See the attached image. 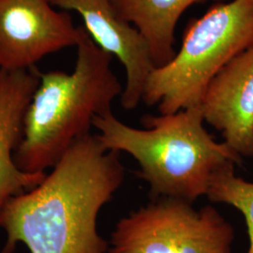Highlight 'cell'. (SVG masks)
<instances>
[{
	"label": "cell",
	"mask_w": 253,
	"mask_h": 253,
	"mask_svg": "<svg viewBox=\"0 0 253 253\" xmlns=\"http://www.w3.org/2000/svg\"><path fill=\"white\" fill-rule=\"evenodd\" d=\"M124 178L119 152L106 149L97 135L83 138L37 186L5 204L2 253H12L18 243L31 253H107L98 217Z\"/></svg>",
	"instance_id": "cell-1"
},
{
	"label": "cell",
	"mask_w": 253,
	"mask_h": 253,
	"mask_svg": "<svg viewBox=\"0 0 253 253\" xmlns=\"http://www.w3.org/2000/svg\"><path fill=\"white\" fill-rule=\"evenodd\" d=\"M200 106L174 114L142 118L140 129L121 122L113 112L94 118L93 126L108 150L129 154L139 164L136 175L146 182L152 199L175 198L194 203L207 196L214 175L242 157L218 143L204 126Z\"/></svg>",
	"instance_id": "cell-2"
},
{
	"label": "cell",
	"mask_w": 253,
	"mask_h": 253,
	"mask_svg": "<svg viewBox=\"0 0 253 253\" xmlns=\"http://www.w3.org/2000/svg\"><path fill=\"white\" fill-rule=\"evenodd\" d=\"M77 60L72 73H41L27 109L23 139L14 154L28 173H46L75 143L90 134L94 118L112 112L123 87L111 69L113 55L80 27Z\"/></svg>",
	"instance_id": "cell-3"
},
{
	"label": "cell",
	"mask_w": 253,
	"mask_h": 253,
	"mask_svg": "<svg viewBox=\"0 0 253 253\" xmlns=\"http://www.w3.org/2000/svg\"><path fill=\"white\" fill-rule=\"evenodd\" d=\"M253 45V0L218 3L191 21L180 50L149 75L142 101L161 115L200 106L214 77Z\"/></svg>",
	"instance_id": "cell-4"
},
{
	"label": "cell",
	"mask_w": 253,
	"mask_h": 253,
	"mask_svg": "<svg viewBox=\"0 0 253 253\" xmlns=\"http://www.w3.org/2000/svg\"><path fill=\"white\" fill-rule=\"evenodd\" d=\"M235 236L217 208L159 198L118 220L107 253H233Z\"/></svg>",
	"instance_id": "cell-5"
},
{
	"label": "cell",
	"mask_w": 253,
	"mask_h": 253,
	"mask_svg": "<svg viewBox=\"0 0 253 253\" xmlns=\"http://www.w3.org/2000/svg\"><path fill=\"white\" fill-rule=\"evenodd\" d=\"M80 27L49 0H0V71L35 67L48 54L77 45Z\"/></svg>",
	"instance_id": "cell-6"
},
{
	"label": "cell",
	"mask_w": 253,
	"mask_h": 253,
	"mask_svg": "<svg viewBox=\"0 0 253 253\" xmlns=\"http://www.w3.org/2000/svg\"><path fill=\"white\" fill-rule=\"evenodd\" d=\"M54 7L74 10L97 45L116 56L126 72V85L120 97L130 111L143 100L149 75L156 69L144 38L132 25L118 16L112 0H49Z\"/></svg>",
	"instance_id": "cell-7"
},
{
	"label": "cell",
	"mask_w": 253,
	"mask_h": 253,
	"mask_svg": "<svg viewBox=\"0 0 253 253\" xmlns=\"http://www.w3.org/2000/svg\"><path fill=\"white\" fill-rule=\"evenodd\" d=\"M200 107L227 145L242 158L253 157V45L214 77Z\"/></svg>",
	"instance_id": "cell-8"
},
{
	"label": "cell",
	"mask_w": 253,
	"mask_h": 253,
	"mask_svg": "<svg viewBox=\"0 0 253 253\" xmlns=\"http://www.w3.org/2000/svg\"><path fill=\"white\" fill-rule=\"evenodd\" d=\"M40 81L36 67L0 71V212L11 197L34 188L45 176L46 173L23 172L14 162L27 109Z\"/></svg>",
	"instance_id": "cell-9"
},
{
	"label": "cell",
	"mask_w": 253,
	"mask_h": 253,
	"mask_svg": "<svg viewBox=\"0 0 253 253\" xmlns=\"http://www.w3.org/2000/svg\"><path fill=\"white\" fill-rule=\"evenodd\" d=\"M208 0H112L118 16L132 25L145 40L155 68L172 60L178 20L195 3Z\"/></svg>",
	"instance_id": "cell-10"
},
{
	"label": "cell",
	"mask_w": 253,
	"mask_h": 253,
	"mask_svg": "<svg viewBox=\"0 0 253 253\" xmlns=\"http://www.w3.org/2000/svg\"><path fill=\"white\" fill-rule=\"evenodd\" d=\"M235 168V165L227 166L214 175L207 197L213 203L230 205L243 214L249 235L247 253H253V183L236 176Z\"/></svg>",
	"instance_id": "cell-11"
}]
</instances>
